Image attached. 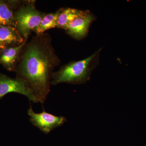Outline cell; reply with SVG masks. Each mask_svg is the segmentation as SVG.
<instances>
[{
  "label": "cell",
  "mask_w": 146,
  "mask_h": 146,
  "mask_svg": "<svg viewBox=\"0 0 146 146\" xmlns=\"http://www.w3.org/2000/svg\"><path fill=\"white\" fill-rule=\"evenodd\" d=\"M60 63L50 35H36L23 48L16 77L25 82L37 103L43 104L50 92L53 70Z\"/></svg>",
  "instance_id": "obj_1"
},
{
  "label": "cell",
  "mask_w": 146,
  "mask_h": 146,
  "mask_svg": "<svg viewBox=\"0 0 146 146\" xmlns=\"http://www.w3.org/2000/svg\"><path fill=\"white\" fill-rule=\"evenodd\" d=\"M100 48L85 59L72 61L63 65L58 71L53 72L51 84L56 85L60 83L80 84L89 81L92 72L98 65Z\"/></svg>",
  "instance_id": "obj_2"
},
{
  "label": "cell",
  "mask_w": 146,
  "mask_h": 146,
  "mask_svg": "<svg viewBox=\"0 0 146 146\" xmlns=\"http://www.w3.org/2000/svg\"><path fill=\"white\" fill-rule=\"evenodd\" d=\"M35 1H25L14 13L16 28L25 39L40 23L46 13L37 10Z\"/></svg>",
  "instance_id": "obj_3"
},
{
  "label": "cell",
  "mask_w": 146,
  "mask_h": 146,
  "mask_svg": "<svg viewBox=\"0 0 146 146\" xmlns=\"http://www.w3.org/2000/svg\"><path fill=\"white\" fill-rule=\"evenodd\" d=\"M28 114L30 117V122L46 134H48L55 129L61 126L67 121L65 117L50 114L46 112L44 108L41 113H35L31 105L28 110Z\"/></svg>",
  "instance_id": "obj_4"
},
{
  "label": "cell",
  "mask_w": 146,
  "mask_h": 146,
  "mask_svg": "<svg viewBox=\"0 0 146 146\" xmlns=\"http://www.w3.org/2000/svg\"><path fill=\"white\" fill-rule=\"evenodd\" d=\"M96 16L89 10H80L78 16L68 25L65 31L74 39L80 40L85 38L89 28Z\"/></svg>",
  "instance_id": "obj_5"
},
{
  "label": "cell",
  "mask_w": 146,
  "mask_h": 146,
  "mask_svg": "<svg viewBox=\"0 0 146 146\" xmlns=\"http://www.w3.org/2000/svg\"><path fill=\"white\" fill-rule=\"evenodd\" d=\"M10 93L22 94L26 96L30 101L34 103H37L25 82L19 78H11L0 73V99Z\"/></svg>",
  "instance_id": "obj_6"
},
{
  "label": "cell",
  "mask_w": 146,
  "mask_h": 146,
  "mask_svg": "<svg viewBox=\"0 0 146 146\" xmlns=\"http://www.w3.org/2000/svg\"><path fill=\"white\" fill-rule=\"evenodd\" d=\"M27 39L17 46L0 49V64L9 71H15L21 58L22 50Z\"/></svg>",
  "instance_id": "obj_7"
},
{
  "label": "cell",
  "mask_w": 146,
  "mask_h": 146,
  "mask_svg": "<svg viewBox=\"0 0 146 146\" xmlns=\"http://www.w3.org/2000/svg\"><path fill=\"white\" fill-rule=\"evenodd\" d=\"M25 40L16 28L0 25V49L17 46L23 44Z\"/></svg>",
  "instance_id": "obj_8"
},
{
  "label": "cell",
  "mask_w": 146,
  "mask_h": 146,
  "mask_svg": "<svg viewBox=\"0 0 146 146\" xmlns=\"http://www.w3.org/2000/svg\"><path fill=\"white\" fill-rule=\"evenodd\" d=\"M80 11L79 9L72 8H62L58 11L57 28L65 30L70 23L78 16Z\"/></svg>",
  "instance_id": "obj_9"
},
{
  "label": "cell",
  "mask_w": 146,
  "mask_h": 146,
  "mask_svg": "<svg viewBox=\"0 0 146 146\" xmlns=\"http://www.w3.org/2000/svg\"><path fill=\"white\" fill-rule=\"evenodd\" d=\"M58 14V11L55 13L46 14L39 25L33 31L36 35H40L44 33L48 30L57 28Z\"/></svg>",
  "instance_id": "obj_10"
},
{
  "label": "cell",
  "mask_w": 146,
  "mask_h": 146,
  "mask_svg": "<svg viewBox=\"0 0 146 146\" xmlns=\"http://www.w3.org/2000/svg\"><path fill=\"white\" fill-rule=\"evenodd\" d=\"M14 13L11 7L0 0V25L16 28Z\"/></svg>",
  "instance_id": "obj_11"
}]
</instances>
